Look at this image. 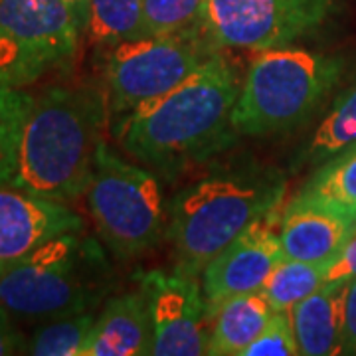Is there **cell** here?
<instances>
[{
    "instance_id": "cell-1",
    "label": "cell",
    "mask_w": 356,
    "mask_h": 356,
    "mask_svg": "<svg viewBox=\"0 0 356 356\" xmlns=\"http://www.w3.org/2000/svg\"><path fill=\"white\" fill-rule=\"evenodd\" d=\"M107 125V97L97 86L0 88V184L76 202L91 184Z\"/></svg>"
},
{
    "instance_id": "cell-2",
    "label": "cell",
    "mask_w": 356,
    "mask_h": 356,
    "mask_svg": "<svg viewBox=\"0 0 356 356\" xmlns=\"http://www.w3.org/2000/svg\"><path fill=\"white\" fill-rule=\"evenodd\" d=\"M240 86L224 56L212 54L178 88L139 107L111 131L139 163L175 172L224 151L240 137L232 127Z\"/></svg>"
},
{
    "instance_id": "cell-3",
    "label": "cell",
    "mask_w": 356,
    "mask_h": 356,
    "mask_svg": "<svg viewBox=\"0 0 356 356\" xmlns=\"http://www.w3.org/2000/svg\"><path fill=\"white\" fill-rule=\"evenodd\" d=\"M285 180L264 166L224 168L184 188L168 210L177 271L200 275L229 242L280 206Z\"/></svg>"
},
{
    "instance_id": "cell-4",
    "label": "cell",
    "mask_w": 356,
    "mask_h": 356,
    "mask_svg": "<svg viewBox=\"0 0 356 356\" xmlns=\"http://www.w3.org/2000/svg\"><path fill=\"white\" fill-rule=\"evenodd\" d=\"M113 289V269L103 248L83 232L54 238L0 275V305L16 323L95 311Z\"/></svg>"
},
{
    "instance_id": "cell-5",
    "label": "cell",
    "mask_w": 356,
    "mask_h": 356,
    "mask_svg": "<svg viewBox=\"0 0 356 356\" xmlns=\"http://www.w3.org/2000/svg\"><path fill=\"white\" fill-rule=\"evenodd\" d=\"M343 70V58L323 51L291 46L257 51L240 86L232 127L243 137H271L305 125Z\"/></svg>"
},
{
    "instance_id": "cell-6",
    "label": "cell",
    "mask_w": 356,
    "mask_h": 356,
    "mask_svg": "<svg viewBox=\"0 0 356 356\" xmlns=\"http://www.w3.org/2000/svg\"><path fill=\"white\" fill-rule=\"evenodd\" d=\"M86 196L97 234L117 259L140 257L161 242L168 220L159 178L123 159L105 140L95 154Z\"/></svg>"
},
{
    "instance_id": "cell-7",
    "label": "cell",
    "mask_w": 356,
    "mask_h": 356,
    "mask_svg": "<svg viewBox=\"0 0 356 356\" xmlns=\"http://www.w3.org/2000/svg\"><path fill=\"white\" fill-rule=\"evenodd\" d=\"M208 44L200 32H188L145 36L111 46L103 64L109 127L188 79L216 54Z\"/></svg>"
},
{
    "instance_id": "cell-8",
    "label": "cell",
    "mask_w": 356,
    "mask_h": 356,
    "mask_svg": "<svg viewBox=\"0 0 356 356\" xmlns=\"http://www.w3.org/2000/svg\"><path fill=\"white\" fill-rule=\"evenodd\" d=\"M81 38L62 0H0V88H32L65 72Z\"/></svg>"
},
{
    "instance_id": "cell-9",
    "label": "cell",
    "mask_w": 356,
    "mask_h": 356,
    "mask_svg": "<svg viewBox=\"0 0 356 356\" xmlns=\"http://www.w3.org/2000/svg\"><path fill=\"white\" fill-rule=\"evenodd\" d=\"M334 0H206L198 32L212 46L264 51L317 30Z\"/></svg>"
},
{
    "instance_id": "cell-10",
    "label": "cell",
    "mask_w": 356,
    "mask_h": 356,
    "mask_svg": "<svg viewBox=\"0 0 356 356\" xmlns=\"http://www.w3.org/2000/svg\"><path fill=\"white\" fill-rule=\"evenodd\" d=\"M153 315V355H208L212 313L202 287L188 273L149 271L140 277Z\"/></svg>"
},
{
    "instance_id": "cell-11",
    "label": "cell",
    "mask_w": 356,
    "mask_h": 356,
    "mask_svg": "<svg viewBox=\"0 0 356 356\" xmlns=\"http://www.w3.org/2000/svg\"><path fill=\"white\" fill-rule=\"evenodd\" d=\"M280 222L281 216L275 206L243 229L204 267L200 285L212 315L228 299L261 291L273 267L285 257L280 242Z\"/></svg>"
},
{
    "instance_id": "cell-12",
    "label": "cell",
    "mask_w": 356,
    "mask_h": 356,
    "mask_svg": "<svg viewBox=\"0 0 356 356\" xmlns=\"http://www.w3.org/2000/svg\"><path fill=\"white\" fill-rule=\"evenodd\" d=\"M72 232H86V220L72 206L0 184V275Z\"/></svg>"
},
{
    "instance_id": "cell-13",
    "label": "cell",
    "mask_w": 356,
    "mask_h": 356,
    "mask_svg": "<svg viewBox=\"0 0 356 356\" xmlns=\"http://www.w3.org/2000/svg\"><path fill=\"white\" fill-rule=\"evenodd\" d=\"M355 232V216L331 204L295 196L281 216L280 242L289 259L329 264Z\"/></svg>"
},
{
    "instance_id": "cell-14",
    "label": "cell",
    "mask_w": 356,
    "mask_h": 356,
    "mask_svg": "<svg viewBox=\"0 0 356 356\" xmlns=\"http://www.w3.org/2000/svg\"><path fill=\"white\" fill-rule=\"evenodd\" d=\"M153 315L149 295L137 291L115 295L95 315L83 356L153 355Z\"/></svg>"
},
{
    "instance_id": "cell-15",
    "label": "cell",
    "mask_w": 356,
    "mask_h": 356,
    "mask_svg": "<svg viewBox=\"0 0 356 356\" xmlns=\"http://www.w3.org/2000/svg\"><path fill=\"white\" fill-rule=\"evenodd\" d=\"M346 283H325L289 309L299 355H343L344 293Z\"/></svg>"
},
{
    "instance_id": "cell-16",
    "label": "cell",
    "mask_w": 356,
    "mask_h": 356,
    "mask_svg": "<svg viewBox=\"0 0 356 356\" xmlns=\"http://www.w3.org/2000/svg\"><path fill=\"white\" fill-rule=\"evenodd\" d=\"M275 309L261 291L238 295L218 307L212 315L210 356H243L245 348L264 331Z\"/></svg>"
},
{
    "instance_id": "cell-17",
    "label": "cell",
    "mask_w": 356,
    "mask_h": 356,
    "mask_svg": "<svg viewBox=\"0 0 356 356\" xmlns=\"http://www.w3.org/2000/svg\"><path fill=\"white\" fill-rule=\"evenodd\" d=\"M297 196L331 204L356 218V143L318 165Z\"/></svg>"
},
{
    "instance_id": "cell-18",
    "label": "cell",
    "mask_w": 356,
    "mask_h": 356,
    "mask_svg": "<svg viewBox=\"0 0 356 356\" xmlns=\"http://www.w3.org/2000/svg\"><path fill=\"white\" fill-rule=\"evenodd\" d=\"M86 36L95 48L145 38L143 0H89Z\"/></svg>"
},
{
    "instance_id": "cell-19",
    "label": "cell",
    "mask_w": 356,
    "mask_h": 356,
    "mask_svg": "<svg viewBox=\"0 0 356 356\" xmlns=\"http://www.w3.org/2000/svg\"><path fill=\"white\" fill-rule=\"evenodd\" d=\"M327 266L329 264H309L283 257L269 273L261 293L275 311H289L327 283Z\"/></svg>"
},
{
    "instance_id": "cell-20",
    "label": "cell",
    "mask_w": 356,
    "mask_h": 356,
    "mask_svg": "<svg viewBox=\"0 0 356 356\" xmlns=\"http://www.w3.org/2000/svg\"><path fill=\"white\" fill-rule=\"evenodd\" d=\"M353 143H356V86L341 95L325 115L299 161L323 165Z\"/></svg>"
},
{
    "instance_id": "cell-21",
    "label": "cell",
    "mask_w": 356,
    "mask_h": 356,
    "mask_svg": "<svg viewBox=\"0 0 356 356\" xmlns=\"http://www.w3.org/2000/svg\"><path fill=\"white\" fill-rule=\"evenodd\" d=\"M95 323V311L70 317L44 321L28 337L26 355L34 356H83L89 332Z\"/></svg>"
},
{
    "instance_id": "cell-22",
    "label": "cell",
    "mask_w": 356,
    "mask_h": 356,
    "mask_svg": "<svg viewBox=\"0 0 356 356\" xmlns=\"http://www.w3.org/2000/svg\"><path fill=\"white\" fill-rule=\"evenodd\" d=\"M206 0H143L145 36H177L198 30Z\"/></svg>"
},
{
    "instance_id": "cell-23",
    "label": "cell",
    "mask_w": 356,
    "mask_h": 356,
    "mask_svg": "<svg viewBox=\"0 0 356 356\" xmlns=\"http://www.w3.org/2000/svg\"><path fill=\"white\" fill-rule=\"evenodd\" d=\"M299 355V344L293 329L291 313L275 311L267 321L264 331L254 343L245 348L243 356H295Z\"/></svg>"
},
{
    "instance_id": "cell-24",
    "label": "cell",
    "mask_w": 356,
    "mask_h": 356,
    "mask_svg": "<svg viewBox=\"0 0 356 356\" xmlns=\"http://www.w3.org/2000/svg\"><path fill=\"white\" fill-rule=\"evenodd\" d=\"M356 280V232L327 266V283Z\"/></svg>"
},
{
    "instance_id": "cell-25",
    "label": "cell",
    "mask_w": 356,
    "mask_h": 356,
    "mask_svg": "<svg viewBox=\"0 0 356 356\" xmlns=\"http://www.w3.org/2000/svg\"><path fill=\"white\" fill-rule=\"evenodd\" d=\"M26 344L28 339L18 331L16 321L0 305V356L26 355Z\"/></svg>"
},
{
    "instance_id": "cell-26",
    "label": "cell",
    "mask_w": 356,
    "mask_h": 356,
    "mask_svg": "<svg viewBox=\"0 0 356 356\" xmlns=\"http://www.w3.org/2000/svg\"><path fill=\"white\" fill-rule=\"evenodd\" d=\"M343 355H356V280L346 283L344 293Z\"/></svg>"
},
{
    "instance_id": "cell-27",
    "label": "cell",
    "mask_w": 356,
    "mask_h": 356,
    "mask_svg": "<svg viewBox=\"0 0 356 356\" xmlns=\"http://www.w3.org/2000/svg\"><path fill=\"white\" fill-rule=\"evenodd\" d=\"M62 2L76 16L77 24L81 28L83 36H86V30H88L89 24V0H62Z\"/></svg>"
}]
</instances>
